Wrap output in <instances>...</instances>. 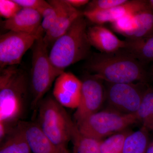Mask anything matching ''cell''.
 I'll return each mask as SVG.
<instances>
[{"mask_svg": "<svg viewBox=\"0 0 153 153\" xmlns=\"http://www.w3.org/2000/svg\"><path fill=\"white\" fill-rule=\"evenodd\" d=\"M146 67L123 49L108 54L94 53L85 66L93 75L112 83H147L150 78Z\"/></svg>", "mask_w": 153, "mask_h": 153, "instance_id": "6da1fadb", "label": "cell"}, {"mask_svg": "<svg viewBox=\"0 0 153 153\" xmlns=\"http://www.w3.org/2000/svg\"><path fill=\"white\" fill-rule=\"evenodd\" d=\"M22 8L14 0L0 1V14L5 20L13 17Z\"/></svg>", "mask_w": 153, "mask_h": 153, "instance_id": "484cf974", "label": "cell"}, {"mask_svg": "<svg viewBox=\"0 0 153 153\" xmlns=\"http://www.w3.org/2000/svg\"><path fill=\"white\" fill-rule=\"evenodd\" d=\"M71 140L74 143L75 153H101V140L82 134L76 124L72 131Z\"/></svg>", "mask_w": 153, "mask_h": 153, "instance_id": "d6986e66", "label": "cell"}, {"mask_svg": "<svg viewBox=\"0 0 153 153\" xmlns=\"http://www.w3.org/2000/svg\"><path fill=\"white\" fill-rule=\"evenodd\" d=\"M137 121L136 114H124L109 109L97 111L75 124L82 134L101 140L102 138L122 131Z\"/></svg>", "mask_w": 153, "mask_h": 153, "instance_id": "8992f818", "label": "cell"}, {"mask_svg": "<svg viewBox=\"0 0 153 153\" xmlns=\"http://www.w3.org/2000/svg\"><path fill=\"white\" fill-rule=\"evenodd\" d=\"M83 14L71 25L51 47L49 58L53 66L64 72L68 66L89 56L91 45L87 24Z\"/></svg>", "mask_w": 153, "mask_h": 153, "instance_id": "3957f363", "label": "cell"}, {"mask_svg": "<svg viewBox=\"0 0 153 153\" xmlns=\"http://www.w3.org/2000/svg\"><path fill=\"white\" fill-rule=\"evenodd\" d=\"M38 111L37 123L43 132L58 147L68 150L75 123L64 107L54 97H49L42 100Z\"/></svg>", "mask_w": 153, "mask_h": 153, "instance_id": "277c9868", "label": "cell"}, {"mask_svg": "<svg viewBox=\"0 0 153 153\" xmlns=\"http://www.w3.org/2000/svg\"><path fill=\"white\" fill-rule=\"evenodd\" d=\"M105 99L110 109L124 114H136L139 108L147 83H112L105 82Z\"/></svg>", "mask_w": 153, "mask_h": 153, "instance_id": "52a82bcc", "label": "cell"}, {"mask_svg": "<svg viewBox=\"0 0 153 153\" xmlns=\"http://www.w3.org/2000/svg\"><path fill=\"white\" fill-rule=\"evenodd\" d=\"M149 130L143 127L139 130L130 133L126 137L122 153H145L150 143Z\"/></svg>", "mask_w": 153, "mask_h": 153, "instance_id": "ac0fdd59", "label": "cell"}, {"mask_svg": "<svg viewBox=\"0 0 153 153\" xmlns=\"http://www.w3.org/2000/svg\"><path fill=\"white\" fill-rule=\"evenodd\" d=\"M43 37L38 38L33 47L31 73L33 100L31 107L35 111H38L40 103L53 81L63 72L52 64L49 58L48 47L44 42Z\"/></svg>", "mask_w": 153, "mask_h": 153, "instance_id": "5b68a950", "label": "cell"}, {"mask_svg": "<svg viewBox=\"0 0 153 153\" xmlns=\"http://www.w3.org/2000/svg\"><path fill=\"white\" fill-rule=\"evenodd\" d=\"M87 34L91 46L101 53H114L125 48L126 40H120L102 25L89 27L88 28Z\"/></svg>", "mask_w": 153, "mask_h": 153, "instance_id": "5bb4252c", "label": "cell"}, {"mask_svg": "<svg viewBox=\"0 0 153 153\" xmlns=\"http://www.w3.org/2000/svg\"><path fill=\"white\" fill-rule=\"evenodd\" d=\"M136 115L143 127L153 132V87L148 88Z\"/></svg>", "mask_w": 153, "mask_h": 153, "instance_id": "ffe728a7", "label": "cell"}, {"mask_svg": "<svg viewBox=\"0 0 153 153\" xmlns=\"http://www.w3.org/2000/svg\"><path fill=\"white\" fill-rule=\"evenodd\" d=\"M28 97V81L25 71L16 66L1 70L0 122L16 125L25 113Z\"/></svg>", "mask_w": 153, "mask_h": 153, "instance_id": "7a4b0ae2", "label": "cell"}, {"mask_svg": "<svg viewBox=\"0 0 153 153\" xmlns=\"http://www.w3.org/2000/svg\"><path fill=\"white\" fill-rule=\"evenodd\" d=\"M137 29L130 38L139 39L153 36V10L149 1L144 8L134 14Z\"/></svg>", "mask_w": 153, "mask_h": 153, "instance_id": "e0dca14e", "label": "cell"}, {"mask_svg": "<svg viewBox=\"0 0 153 153\" xmlns=\"http://www.w3.org/2000/svg\"><path fill=\"white\" fill-rule=\"evenodd\" d=\"M130 133L122 132L102 141L100 143L101 153H122L126 137Z\"/></svg>", "mask_w": 153, "mask_h": 153, "instance_id": "7402d4cb", "label": "cell"}, {"mask_svg": "<svg viewBox=\"0 0 153 153\" xmlns=\"http://www.w3.org/2000/svg\"><path fill=\"white\" fill-rule=\"evenodd\" d=\"M149 2L150 3L151 5L152 6V8L153 10V0H150Z\"/></svg>", "mask_w": 153, "mask_h": 153, "instance_id": "f546056e", "label": "cell"}, {"mask_svg": "<svg viewBox=\"0 0 153 153\" xmlns=\"http://www.w3.org/2000/svg\"><path fill=\"white\" fill-rule=\"evenodd\" d=\"M149 3L146 0H127L126 2L107 10L110 23L127 15L134 14L144 8Z\"/></svg>", "mask_w": 153, "mask_h": 153, "instance_id": "44dd1931", "label": "cell"}, {"mask_svg": "<svg viewBox=\"0 0 153 153\" xmlns=\"http://www.w3.org/2000/svg\"><path fill=\"white\" fill-rule=\"evenodd\" d=\"M48 1L56 9L57 13L55 24L43 37L44 42L49 48V46L52 47L54 42L66 33L83 13L72 7L66 0H50Z\"/></svg>", "mask_w": 153, "mask_h": 153, "instance_id": "30bf717a", "label": "cell"}, {"mask_svg": "<svg viewBox=\"0 0 153 153\" xmlns=\"http://www.w3.org/2000/svg\"><path fill=\"white\" fill-rule=\"evenodd\" d=\"M72 7L75 8L82 7L88 4L90 1L88 0H66Z\"/></svg>", "mask_w": 153, "mask_h": 153, "instance_id": "4316f807", "label": "cell"}, {"mask_svg": "<svg viewBox=\"0 0 153 153\" xmlns=\"http://www.w3.org/2000/svg\"><path fill=\"white\" fill-rule=\"evenodd\" d=\"M145 153H153V140L150 143Z\"/></svg>", "mask_w": 153, "mask_h": 153, "instance_id": "f1b7e54d", "label": "cell"}, {"mask_svg": "<svg viewBox=\"0 0 153 153\" xmlns=\"http://www.w3.org/2000/svg\"><path fill=\"white\" fill-rule=\"evenodd\" d=\"M42 17L38 11L22 8L11 19L3 22V27L8 31L44 36L41 28Z\"/></svg>", "mask_w": 153, "mask_h": 153, "instance_id": "4fadbf2b", "label": "cell"}, {"mask_svg": "<svg viewBox=\"0 0 153 153\" xmlns=\"http://www.w3.org/2000/svg\"><path fill=\"white\" fill-rule=\"evenodd\" d=\"M42 35L9 31L0 36V68L17 66Z\"/></svg>", "mask_w": 153, "mask_h": 153, "instance_id": "ba28073f", "label": "cell"}, {"mask_svg": "<svg viewBox=\"0 0 153 153\" xmlns=\"http://www.w3.org/2000/svg\"><path fill=\"white\" fill-rule=\"evenodd\" d=\"M123 50L147 66L153 62V36L139 39L126 40Z\"/></svg>", "mask_w": 153, "mask_h": 153, "instance_id": "9a60e30c", "label": "cell"}, {"mask_svg": "<svg viewBox=\"0 0 153 153\" xmlns=\"http://www.w3.org/2000/svg\"><path fill=\"white\" fill-rule=\"evenodd\" d=\"M134 14L127 15L112 22L111 27L116 32L125 36L127 39L130 38L137 29Z\"/></svg>", "mask_w": 153, "mask_h": 153, "instance_id": "603a6c76", "label": "cell"}, {"mask_svg": "<svg viewBox=\"0 0 153 153\" xmlns=\"http://www.w3.org/2000/svg\"><path fill=\"white\" fill-rule=\"evenodd\" d=\"M148 72H149L150 79H152L153 80V62L151 63L150 68L148 69Z\"/></svg>", "mask_w": 153, "mask_h": 153, "instance_id": "83f0119b", "label": "cell"}, {"mask_svg": "<svg viewBox=\"0 0 153 153\" xmlns=\"http://www.w3.org/2000/svg\"><path fill=\"white\" fill-rule=\"evenodd\" d=\"M22 8L33 9L42 16L51 7L49 2L44 0H14Z\"/></svg>", "mask_w": 153, "mask_h": 153, "instance_id": "d4e9b609", "label": "cell"}, {"mask_svg": "<svg viewBox=\"0 0 153 153\" xmlns=\"http://www.w3.org/2000/svg\"><path fill=\"white\" fill-rule=\"evenodd\" d=\"M103 80L92 74L82 82L79 105L74 114L76 124L99 111L105 98Z\"/></svg>", "mask_w": 153, "mask_h": 153, "instance_id": "9c48e42d", "label": "cell"}, {"mask_svg": "<svg viewBox=\"0 0 153 153\" xmlns=\"http://www.w3.org/2000/svg\"><path fill=\"white\" fill-rule=\"evenodd\" d=\"M82 82L71 72H63L55 79L54 98L64 107L77 108L79 105Z\"/></svg>", "mask_w": 153, "mask_h": 153, "instance_id": "8fae6325", "label": "cell"}, {"mask_svg": "<svg viewBox=\"0 0 153 153\" xmlns=\"http://www.w3.org/2000/svg\"><path fill=\"white\" fill-rule=\"evenodd\" d=\"M0 143V153H32L19 123Z\"/></svg>", "mask_w": 153, "mask_h": 153, "instance_id": "2e32d148", "label": "cell"}, {"mask_svg": "<svg viewBox=\"0 0 153 153\" xmlns=\"http://www.w3.org/2000/svg\"><path fill=\"white\" fill-rule=\"evenodd\" d=\"M19 124L32 153H70L56 146L43 132L37 123L20 121Z\"/></svg>", "mask_w": 153, "mask_h": 153, "instance_id": "7c38bea8", "label": "cell"}, {"mask_svg": "<svg viewBox=\"0 0 153 153\" xmlns=\"http://www.w3.org/2000/svg\"><path fill=\"white\" fill-rule=\"evenodd\" d=\"M127 0H94L89 2L85 10H107L120 5Z\"/></svg>", "mask_w": 153, "mask_h": 153, "instance_id": "cb8c5ba5", "label": "cell"}]
</instances>
